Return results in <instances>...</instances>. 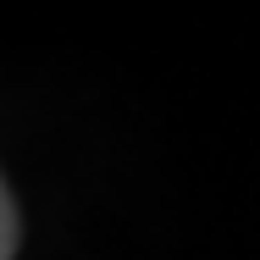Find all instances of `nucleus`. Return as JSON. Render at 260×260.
I'll return each mask as SVG.
<instances>
[{
  "instance_id": "nucleus-1",
  "label": "nucleus",
  "mask_w": 260,
  "mask_h": 260,
  "mask_svg": "<svg viewBox=\"0 0 260 260\" xmlns=\"http://www.w3.org/2000/svg\"><path fill=\"white\" fill-rule=\"evenodd\" d=\"M17 255V205H11V188L0 177V260Z\"/></svg>"
}]
</instances>
